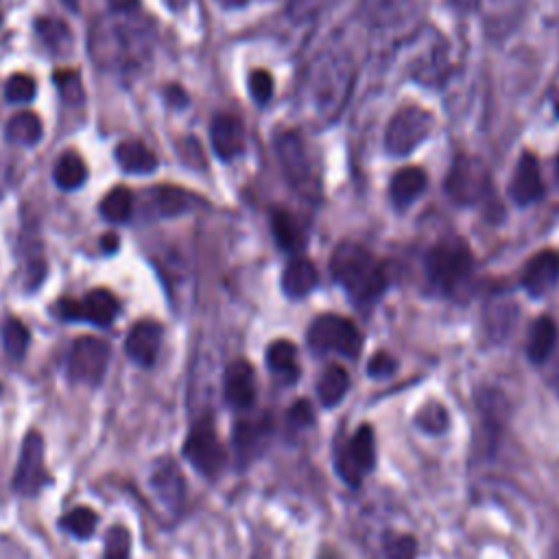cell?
Returning <instances> with one entry per match:
<instances>
[{
  "mask_svg": "<svg viewBox=\"0 0 559 559\" xmlns=\"http://www.w3.org/2000/svg\"><path fill=\"white\" fill-rule=\"evenodd\" d=\"M131 210H133V194L129 188H111L103 201H100V212L107 221L111 223H124L129 221L131 216Z\"/></svg>",
  "mask_w": 559,
  "mask_h": 559,
  "instance_id": "cell-32",
  "label": "cell"
},
{
  "mask_svg": "<svg viewBox=\"0 0 559 559\" xmlns=\"http://www.w3.org/2000/svg\"><path fill=\"white\" fill-rule=\"evenodd\" d=\"M162 347V325L155 321H138L124 341L127 356L140 367H153Z\"/></svg>",
  "mask_w": 559,
  "mask_h": 559,
  "instance_id": "cell-19",
  "label": "cell"
},
{
  "mask_svg": "<svg viewBox=\"0 0 559 559\" xmlns=\"http://www.w3.org/2000/svg\"><path fill=\"white\" fill-rule=\"evenodd\" d=\"M559 341V328L552 317L542 314L533 321L526 341V356L533 365H544Z\"/></svg>",
  "mask_w": 559,
  "mask_h": 559,
  "instance_id": "cell-23",
  "label": "cell"
},
{
  "mask_svg": "<svg viewBox=\"0 0 559 559\" xmlns=\"http://www.w3.org/2000/svg\"><path fill=\"white\" fill-rule=\"evenodd\" d=\"M275 155L290 188L299 197L317 201L321 183L306 140L297 131H282L275 135Z\"/></svg>",
  "mask_w": 559,
  "mask_h": 559,
  "instance_id": "cell-3",
  "label": "cell"
},
{
  "mask_svg": "<svg viewBox=\"0 0 559 559\" xmlns=\"http://www.w3.org/2000/svg\"><path fill=\"white\" fill-rule=\"evenodd\" d=\"M330 271L358 308L376 304L386 288L384 264L367 247L354 240L336 245L330 258Z\"/></svg>",
  "mask_w": 559,
  "mask_h": 559,
  "instance_id": "cell-1",
  "label": "cell"
},
{
  "mask_svg": "<svg viewBox=\"0 0 559 559\" xmlns=\"http://www.w3.org/2000/svg\"><path fill=\"white\" fill-rule=\"evenodd\" d=\"M266 367L269 371L282 382L293 384L299 378V362H297V347L286 338H277L266 347Z\"/></svg>",
  "mask_w": 559,
  "mask_h": 559,
  "instance_id": "cell-24",
  "label": "cell"
},
{
  "mask_svg": "<svg viewBox=\"0 0 559 559\" xmlns=\"http://www.w3.org/2000/svg\"><path fill=\"white\" fill-rule=\"evenodd\" d=\"M397 369V360L389 352H376L367 362V373L376 380L393 376Z\"/></svg>",
  "mask_w": 559,
  "mask_h": 559,
  "instance_id": "cell-42",
  "label": "cell"
},
{
  "mask_svg": "<svg viewBox=\"0 0 559 559\" xmlns=\"http://www.w3.org/2000/svg\"><path fill=\"white\" fill-rule=\"evenodd\" d=\"M548 559H559V542L550 548V557Z\"/></svg>",
  "mask_w": 559,
  "mask_h": 559,
  "instance_id": "cell-49",
  "label": "cell"
},
{
  "mask_svg": "<svg viewBox=\"0 0 559 559\" xmlns=\"http://www.w3.org/2000/svg\"><path fill=\"white\" fill-rule=\"evenodd\" d=\"M443 190L456 205H478L489 197L491 179L478 157L456 155L443 179Z\"/></svg>",
  "mask_w": 559,
  "mask_h": 559,
  "instance_id": "cell-8",
  "label": "cell"
},
{
  "mask_svg": "<svg viewBox=\"0 0 559 559\" xmlns=\"http://www.w3.org/2000/svg\"><path fill=\"white\" fill-rule=\"evenodd\" d=\"M116 162L120 164L122 170L135 173V175H146L157 168V157L142 144V142H120L116 146Z\"/></svg>",
  "mask_w": 559,
  "mask_h": 559,
  "instance_id": "cell-28",
  "label": "cell"
},
{
  "mask_svg": "<svg viewBox=\"0 0 559 559\" xmlns=\"http://www.w3.org/2000/svg\"><path fill=\"white\" fill-rule=\"evenodd\" d=\"M376 465V439L369 424L358 426L352 437L338 441L334 450V469L338 478L356 489Z\"/></svg>",
  "mask_w": 559,
  "mask_h": 559,
  "instance_id": "cell-5",
  "label": "cell"
},
{
  "mask_svg": "<svg viewBox=\"0 0 559 559\" xmlns=\"http://www.w3.org/2000/svg\"><path fill=\"white\" fill-rule=\"evenodd\" d=\"M105 559H131V537L124 526H111L105 535Z\"/></svg>",
  "mask_w": 559,
  "mask_h": 559,
  "instance_id": "cell-37",
  "label": "cell"
},
{
  "mask_svg": "<svg viewBox=\"0 0 559 559\" xmlns=\"http://www.w3.org/2000/svg\"><path fill=\"white\" fill-rule=\"evenodd\" d=\"M212 148L221 159H234L245 148V127L231 114H218L210 124Z\"/></svg>",
  "mask_w": 559,
  "mask_h": 559,
  "instance_id": "cell-20",
  "label": "cell"
},
{
  "mask_svg": "<svg viewBox=\"0 0 559 559\" xmlns=\"http://www.w3.org/2000/svg\"><path fill=\"white\" fill-rule=\"evenodd\" d=\"M312 94L319 111L334 116L338 111L349 94V87L354 83V66L352 59L345 55H332L325 52L317 59L312 74Z\"/></svg>",
  "mask_w": 559,
  "mask_h": 559,
  "instance_id": "cell-4",
  "label": "cell"
},
{
  "mask_svg": "<svg viewBox=\"0 0 559 559\" xmlns=\"http://www.w3.org/2000/svg\"><path fill=\"white\" fill-rule=\"evenodd\" d=\"M96 524H98V518L90 507H76L70 513H66L61 520V526L79 539L92 537L96 531Z\"/></svg>",
  "mask_w": 559,
  "mask_h": 559,
  "instance_id": "cell-34",
  "label": "cell"
},
{
  "mask_svg": "<svg viewBox=\"0 0 559 559\" xmlns=\"http://www.w3.org/2000/svg\"><path fill=\"white\" fill-rule=\"evenodd\" d=\"M271 231L275 242L284 249V251H299L306 242V234L301 223L297 221V216L288 210H273L271 212Z\"/></svg>",
  "mask_w": 559,
  "mask_h": 559,
  "instance_id": "cell-27",
  "label": "cell"
},
{
  "mask_svg": "<svg viewBox=\"0 0 559 559\" xmlns=\"http://www.w3.org/2000/svg\"><path fill=\"white\" fill-rule=\"evenodd\" d=\"M223 7H229V9H236V7H242L247 4V0H218Z\"/></svg>",
  "mask_w": 559,
  "mask_h": 559,
  "instance_id": "cell-48",
  "label": "cell"
},
{
  "mask_svg": "<svg viewBox=\"0 0 559 559\" xmlns=\"http://www.w3.org/2000/svg\"><path fill=\"white\" fill-rule=\"evenodd\" d=\"M424 269L435 290L450 297H461L472 280L474 255L463 238L445 236L428 249Z\"/></svg>",
  "mask_w": 559,
  "mask_h": 559,
  "instance_id": "cell-2",
  "label": "cell"
},
{
  "mask_svg": "<svg viewBox=\"0 0 559 559\" xmlns=\"http://www.w3.org/2000/svg\"><path fill=\"white\" fill-rule=\"evenodd\" d=\"M55 81H57L66 100H70V103H81L83 100V87H81V79H79L76 72H57Z\"/></svg>",
  "mask_w": 559,
  "mask_h": 559,
  "instance_id": "cell-43",
  "label": "cell"
},
{
  "mask_svg": "<svg viewBox=\"0 0 559 559\" xmlns=\"http://www.w3.org/2000/svg\"><path fill=\"white\" fill-rule=\"evenodd\" d=\"M63 4H66V7H70V9H76L79 0H63Z\"/></svg>",
  "mask_w": 559,
  "mask_h": 559,
  "instance_id": "cell-50",
  "label": "cell"
},
{
  "mask_svg": "<svg viewBox=\"0 0 559 559\" xmlns=\"http://www.w3.org/2000/svg\"><path fill=\"white\" fill-rule=\"evenodd\" d=\"M426 183H428V177H426V173L421 168H417V166L400 168L393 175L391 186H389L391 201L397 207H406L426 190Z\"/></svg>",
  "mask_w": 559,
  "mask_h": 559,
  "instance_id": "cell-25",
  "label": "cell"
},
{
  "mask_svg": "<svg viewBox=\"0 0 559 559\" xmlns=\"http://www.w3.org/2000/svg\"><path fill=\"white\" fill-rule=\"evenodd\" d=\"M432 114L419 105H406L393 114L384 131V146L393 155L413 153L432 131Z\"/></svg>",
  "mask_w": 559,
  "mask_h": 559,
  "instance_id": "cell-9",
  "label": "cell"
},
{
  "mask_svg": "<svg viewBox=\"0 0 559 559\" xmlns=\"http://www.w3.org/2000/svg\"><path fill=\"white\" fill-rule=\"evenodd\" d=\"M509 194H511L513 203H518V205H531L542 199L544 179H542L539 159L533 153L520 155L513 177H511V183H509Z\"/></svg>",
  "mask_w": 559,
  "mask_h": 559,
  "instance_id": "cell-16",
  "label": "cell"
},
{
  "mask_svg": "<svg viewBox=\"0 0 559 559\" xmlns=\"http://www.w3.org/2000/svg\"><path fill=\"white\" fill-rule=\"evenodd\" d=\"M100 245H103V249H105L107 253H114V251L118 249V238H116L114 234H105L103 240H100Z\"/></svg>",
  "mask_w": 559,
  "mask_h": 559,
  "instance_id": "cell-45",
  "label": "cell"
},
{
  "mask_svg": "<svg viewBox=\"0 0 559 559\" xmlns=\"http://www.w3.org/2000/svg\"><path fill=\"white\" fill-rule=\"evenodd\" d=\"M109 345L98 336H79L68 352V376L72 382L96 386L109 365Z\"/></svg>",
  "mask_w": 559,
  "mask_h": 559,
  "instance_id": "cell-11",
  "label": "cell"
},
{
  "mask_svg": "<svg viewBox=\"0 0 559 559\" xmlns=\"http://www.w3.org/2000/svg\"><path fill=\"white\" fill-rule=\"evenodd\" d=\"M183 456L205 478H216L223 472L227 463V452L218 439L212 415L194 419L183 441Z\"/></svg>",
  "mask_w": 559,
  "mask_h": 559,
  "instance_id": "cell-6",
  "label": "cell"
},
{
  "mask_svg": "<svg viewBox=\"0 0 559 559\" xmlns=\"http://www.w3.org/2000/svg\"><path fill=\"white\" fill-rule=\"evenodd\" d=\"M52 177L61 190H76L83 186V181L87 177V166L76 153L68 151L57 159Z\"/></svg>",
  "mask_w": 559,
  "mask_h": 559,
  "instance_id": "cell-30",
  "label": "cell"
},
{
  "mask_svg": "<svg viewBox=\"0 0 559 559\" xmlns=\"http://www.w3.org/2000/svg\"><path fill=\"white\" fill-rule=\"evenodd\" d=\"M107 2H109V7H111L114 11H118V13L133 11V9L140 4V0H107Z\"/></svg>",
  "mask_w": 559,
  "mask_h": 559,
  "instance_id": "cell-44",
  "label": "cell"
},
{
  "mask_svg": "<svg viewBox=\"0 0 559 559\" xmlns=\"http://www.w3.org/2000/svg\"><path fill=\"white\" fill-rule=\"evenodd\" d=\"M41 120L33 111H20L15 114L7 124V138L15 144H37L41 140Z\"/></svg>",
  "mask_w": 559,
  "mask_h": 559,
  "instance_id": "cell-31",
  "label": "cell"
},
{
  "mask_svg": "<svg viewBox=\"0 0 559 559\" xmlns=\"http://www.w3.org/2000/svg\"><path fill=\"white\" fill-rule=\"evenodd\" d=\"M271 432H273V424L269 415L238 419L231 430V443H234L238 463L240 465L251 463L266 448Z\"/></svg>",
  "mask_w": 559,
  "mask_h": 559,
  "instance_id": "cell-15",
  "label": "cell"
},
{
  "mask_svg": "<svg viewBox=\"0 0 559 559\" xmlns=\"http://www.w3.org/2000/svg\"><path fill=\"white\" fill-rule=\"evenodd\" d=\"M151 491L157 500V504L177 515L183 511L186 504V480L179 469V465L170 456H162L153 463L151 476H148Z\"/></svg>",
  "mask_w": 559,
  "mask_h": 559,
  "instance_id": "cell-13",
  "label": "cell"
},
{
  "mask_svg": "<svg viewBox=\"0 0 559 559\" xmlns=\"http://www.w3.org/2000/svg\"><path fill=\"white\" fill-rule=\"evenodd\" d=\"M46 485H50V474L44 461V439L37 430H31L20 445V456L13 474V491L24 498H33Z\"/></svg>",
  "mask_w": 559,
  "mask_h": 559,
  "instance_id": "cell-10",
  "label": "cell"
},
{
  "mask_svg": "<svg viewBox=\"0 0 559 559\" xmlns=\"http://www.w3.org/2000/svg\"><path fill=\"white\" fill-rule=\"evenodd\" d=\"M258 386H255V371L251 362L245 358H236L225 367L223 373V397L225 404L234 411H249L255 404Z\"/></svg>",
  "mask_w": 559,
  "mask_h": 559,
  "instance_id": "cell-14",
  "label": "cell"
},
{
  "mask_svg": "<svg viewBox=\"0 0 559 559\" xmlns=\"http://www.w3.org/2000/svg\"><path fill=\"white\" fill-rule=\"evenodd\" d=\"M347 391H349V373L345 371V367H341L336 362L328 365L317 380V397H319L321 406L334 408L336 404L343 402Z\"/></svg>",
  "mask_w": 559,
  "mask_h": 559,
  "instance_id": "cell-26",
  "label": "cell"
},
{
  "mask_svg": "<svg viewBox=\"0 0 559 559\" xmlns=\"http://www.w3.org/2000/svg\"><path fill=\"white\" fill-rule=\"evenodd\" d=\"M308 345L314 354H341L345 358H358L362 349V334L341 314H321L308 328Z\"/></svg>",
  "mask_w": 559,
  "mask_h": 559,
  "instance_id": "cell-7",
  "label": "cell"
},
{
  "mask_svg": "<svg viewBox=\"0 0 559 559\" xmlns=\"http://www.w3.org/2000/svg\"><path fill=\"white\" fill-rule=\"evenodd\" d=\"M555 173H557V181H559V155H557V159H555Z\"/></svg>",
  "mask_w": 559,
  "mask_h": 559,
  "instance_id": "cell-51",
  "label": "cell"
},
{
  "mask_svg": "<svg viewBox=\"0 0 559 559\" xmlns=\"http://www.w3.org/2000/svg\"><path fill=\"white\" fill-rule=\"evenodd\" d=\"M408 70L415 81L424 85H439L448 70V48L443 39L435 35V41H424V46L411 57Z\"/></svg>",
  "mask_w": 559,
  "mask_h": 559,
  "instance_id": "cell-18",
  "label": "cell"
},
{
  "mask_svg": "<svg viewBox=\"0 0 559 559\" xmlns=\"http://www.w3.org/2000/svg\"><path fill=\"white\" fill-rule=\"evenodd\" d=\"M35 28H37V35L41 37V41L48 44L50 48H61L70 39L68 26L55 17H39L35 22Z\"/></svg>",
  "mask_w": 559,
  "mask_h": 559,
  "instance_id": "cell-38",
  "label": "cell"
},
{
  "mask_svg": "<svg viewBox=\"0 0 559 559\" xmlns=\"http://www.w3.org/2000/svg\"><path fill=\"white\" fill-rule=\"evenodd\" d=\"M28 341H31V334H28V328L22 321L9 319L4 323V328H2V343H4V352L9 354V358L20 360L26 354Z\"/></svg>",
  "mask_w": 559,
  "mask_h": 559,
  "instance_id": "cell-33",
  "label": "cell"
},
{
  "mask_svg": "<svg viewBox=\"0 0 559 559\" xmlns=\"http://www.w3.org/2000/svg\"><path fill=\"white\" fill-rule=\"evenodd\" d=\"M317 282H319L317 266L306 255L290 258L282 271V288L293 299L306 297L317 286Z\"/></svg>",
  "mask_w": 559,
  "mask_h": 559,
  "instance_id": "cell-22",
  "label": "cell"
},
{
  "mask_svg": "<svg viewBox=\"0 0 559 559\" xmlns=\"http://www.w3.org/2000/svg\"><path fill=\"white\" fill-rule=\"evenodd\" d=\"M168 100L177 105H186V94L179 87H168Z\"/></svg>",
  "mask_w": 559,
  "mask_h": 559,
  "instance_id": "cell-46",
  "label": "cell"
},
{
  "mask_svg": "<svg viewBox=\"0 0 559 559\" xmlns=\"http://www.w3.org/2000/svg\"><path fill=\"white\" fill-rule=\"evenodd\" d=\"M382 548L386 559H417L419 544L408 533H384Z\"/></svg>",
  "mask_w": 559,
  "mask_h": 559,
  "instance_id": "cell-35",
  "label": "cell"
},
{
  "mask_svg": "<svg viewBox=\"0 0 559 559\" xmlns=\"http://www.w3.org/2000/svg\"><path fill=\"white\" fill-rule=\"evenodd\" d=\"M452 7H456L459 11H472L476 9V0H448Z\"/></svg>",
  "mask_w": 559,
  "mask_h": 559,
  "instance_id": "cell-47",
  "label": "cell"
},
{
  "mask_svg": "<svg viewBox=\"0 0 559 559\" xmlns=\"http://www.w3.org/2000/svg\"><path fill=\"white\" fill-rule=\"evenodd\" d=\"M415 424L426 435H441L448 428V411L443 404L430 402L417 411Z\"/></svg>",
  "mask_w": 559,
  "mask_h": 559,
  "instance_id": "cell-36",
  "label": "cell"
},
{
  "mask_svg": "<svg viewBox=\"0 0 559 559\" xmlns=\"http://www.w3.org/2000/svg\"><path fill=\"white\" fill-rule=\"evenodd\" d=\"M485 28L491 37L507 35L520 20L524 0H476Z\"/></svg>",
  "mask_w": 559,
  "mask_h": 559,
  "instance_id": "cell-21",
  "label": "cell"
},
{
  "mask_svg": "<svg viewBox=\"0 0 559 559\" xmlns=\"http://www.w3.org/2000/svg\"><path fill=\"white\" fill-rule=\"evenodd\" d=\"M559 282V251L557 249H544L535 253L524 271H522V286L528 295L542 297L550 293Z\"/></svg>",
  "mask_w": 559,
  "mask_h": 559,
  "instance_id": "cell-17",
  "label": "cell"
},
{
  "mask_svg": "<svg viewBox=\"0 0 559 559\" xmlns=\"http://www.w3.org/2000/svg\"><path fill=\"white\" fill-rule=\"evenodd\" d=\"M59 317L68 321H87L94 325H109L120 310V304L114 293L107 288H94L90 290L81 301L76 299H63L57 306Z\"/></svg>",
  "mask_w": 559,
  "mask_h": 559,
  "instance_id": "cell-12",
  "label": "cell"
},
{
  "mask_svg": "<svg viewBox=\"0 0 559 559\" xmlns=\"http://www.w3.org/2000/svg\"><path fill=\"white\" fill-rule=\"evenodd\" d=\"M555 111H557V116H559V98L555 100Z\"/></svg>",
  "mask_w": 559,
  "mask_h": 559,
  "instance_id": "cell-52",
  "label": "cell"
},
{
  "mask_svg": "<svg viewBox=\"0 0 559 559\" xmlns=\"http://www.w3.org/2000/svg\"><path fill=\"white\" fill-rule=\"evenodd\" d=\"M314 421V411L312 404L308 400H295V404L286 411V424L290 426V430H304L308 426H312Z\"/></svg>",
  "mask_w": 559,
  "mask_h": 559,
  "instance_id": "cell-41",
  "label": "cell"
},
{
  "mask_svg": "<svg viewBox=\"0 0 559 559\" xmlns=\"http://www.w3.org/2000/svg\"><path fill=\"white\" fill-rule=\"evenodd\" d=\"M35 81L28 74H13L4 85V96L11 103H28L35 96Z\"/></svg>",
  "mask_w": 559,
  "mask_h": 559,
  "instance_id": "cell-39",
  "label": "cell"
},
{
  "mask_svg": "<svg viewBox=\"0 0 559 559\" xmlns=\"http://www.w3.org/2000/svg\"><path fill=\"white\" fill-rule=\"evenodd\" d=\"M251 98L260 105H266L273 98V76L266 70H253L249 74Z\"/></svg>",
  "mask_w": 559,
  "mask_h": 559,
  "instance_id": "cell-40",
  "label": "cell"
},
{
  "mask_svg": "<svg viewBox=\"0 0 559 559\" xmlns=\"http://www.w3.org/2000/svg\"><path fill=\"white\" fill-rule=\"evenodd\" d=\"M199 203V199L177 186H159L155 188V205L162 216H177L181 212L192 210Z\"/></svg>",
  "mask_w": 559,
  "mask_h": 559,
  "instance_id": "cell-29",
  "label": "cell"
}]
</instances>
